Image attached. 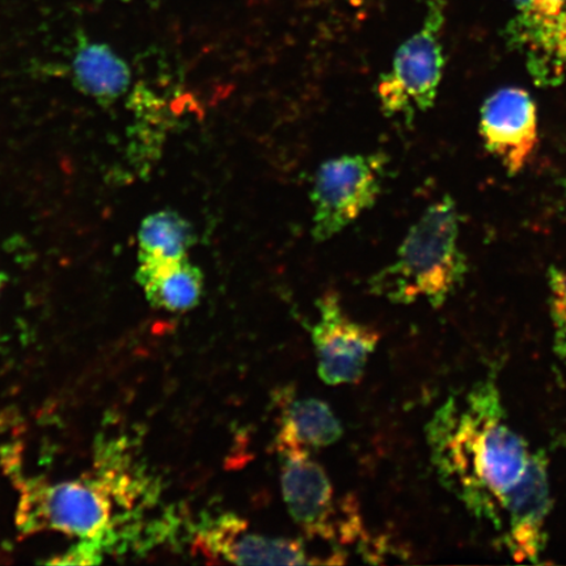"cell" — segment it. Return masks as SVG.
<instances>
[{"mask_svg": "<svg viewBox=\"0 0 566 566\" xmlns=\"http://www.w3.org/2000/svg\"><path fill=\"white\" fill-rule=\"evenodd\" d=\"M552 509L546 452L531 454L525 473L507 493L502 522L504 544L516 563L539 564L547 546L546 523Z\"/></svg>", "mask_w": 566, "mask_h": 566, "instance_id": "8", "label": "cell"}, {"mask_svg": "<svg viewBox=\"0 0 566 566\" xmlns=\"http://www.w3.org/2000/svg\"><path fill=\"white\" fill-rule=\"evenodd\" d=\"M4 281H6L4 275L2 273H0V290H2Z\"/></svg>", "mask_w": 566, "mask_h": 566, "instance_id": "17", "label": "cell"}, {"mask_svg": "<svg viewBox=\"0 0 566 566\" xmlns=\"http://www.w3.org/2000/svg\"><path fill=\"white\" fill-rule=\"evenodd\" d=\"M459 235L458 207L446 196L430 205L412 226L392 264L374 275L371 292L392 303L423 300L434 308L442 307L469 274Z\"/></svg>", "mask_w": 566, "mask_h": 566, "instance_id": "2", "label": "cell"}, {"mask_svg": "<svg viewBox=\"0 0 566 566\" xmlns=\"http://www.w3.org/2000/svg\"><path fill=\"white\" fill-rule=\"evenodd\" d=\"M438 479L476 518L501 528L506 495L525 473L528 444L507 422L494 374L451 395L427 427Z\"/></svg>", "mask_w": 566, "mask_h": 566, "instance_id": "1", "label": "cell"}, {"mask_svg": "<svg viewBox=\"0 0 566 566\" xmlns=\"http://www.w3.org/2000/svg\"><path fill=\"white\" fill-rule=\"evenodd\" d=\"M513 15L505 28L509 46L525 60L537 86L566 82V0H506Z\"/></svg>", "mask_w": 566, "mask_h": 566, "instance_id": "6", "label": "cell"}, {"mask_svg": "<svg viewBox=\"0 0 566 566\" xmlns=\"http://www.w3.org/2000/svg\"><path fill=\"white\" fill-rule=\"evenodd\" d=\"M565 187H566V182H565Z\"/></svg>", "mask_w": 566, "mask_h": 566, "instance_id": "18", "label": "cell"}, {"mask_svg": "<svg viewBox=\"0 0 566 566\" xmlns=\"http://www.w3.org/2000/svg\"><path fill=\"white\" fill-rule=\"evenodd\" d=\"M205 556L239 565H303L321 563L310 558L298 541L281 539L252 533L233 514L205 521L198 533Z\"/></svg>", "mask_w": 566, "mask_h": 566, "instance_id": "11", "label": "cell"}, {"mask_svg": "<svg viewBox=\"0 0 566 566\" xmlns=\"http://www.w3.org/2000/svg\"><path fill=\"white\" fill-rule=\"evenodd\" d=\"M344 428L332 409L317 399H295L283 410L277 444L327 448L342 440Z\"/></svg>", "mask_w": 566, "mask_h": 566, "instance_id": "14", "label": "cell"}, {"mask_svg": "<svg viewBox=\"0 0 566 566\" xmlns=\"http://www.w3.org/2000/svg\"><path fill=\"white\" fill-rule=\"evenodd\" d=\"M386 157L344 155L323 163L315 177L313 235L325 242L374 207L384 182Z\"/></svg>", "mask_w": 566, "mask_h": 566, "instance_id": "4", "label": "cell"}, {"mask_svg": "<svg viewBox=\"0 0 566 566\" xmlns=\"http://www.w3.org/2000/svg\"><path fill=\"white\" fill-rule=\"evenodd\" d=\"M138 242L139 264H157L187 258L197 237L188 219L179 212L163 210L142 222Z\"/></svg>", "mask_w": 566, "mask_h": 566, "instance_id": "15", "label": "cell"}, {"mask_svg": "<svg viewBox=\"0 0 566 566\" xmlns=\"http://www.w3.org/2000/svg\"><path fill=\"white\" fill-rule=\"evenodd\" d=\"M283 500L304 533L322 539L336 536L335 492L323 467L298 444H277Z\"/></svg>", "mask_w": 566, "mask_h": 566, "instance_id": "9", "label": "cell"}, {"mask_svg": "<svg viewBox=\"0 0 566 566\" xmlns=\"http://www.w3.org/2000/svg\"><path fill=\"white\" fill-rule=\"evenodd\" d=\"M480 134L486 150L509 175L526 167L539 139L537 109L528 92L501 88L486 98L480 113Z\"/></svg>", "mask_w": 566, "mask_h": 566, "instance_id": "10", "label": "cell"}, {"mask_svg": "<svg viewBox=\"0 0 566 566\" xmlns=\"http://www.w3.org/2000/svg\"><path fill=\"white\" fill-rule=\"evenodd\" d=\"M137 281L154 307L184 313L201 300L203 274L188 256L166 263L139 264Z\"/></svg>", "mask_w": 566, "mask_h": 566, "instance_id": "13", "label": "cell"}, {"mask_svg": "<svg viewBox=\"0 0 566 566\" xmlns=\"http://www.w3.org/2000/svg\"><path fill=\"white\" fill-rule=\"evenodd\" d=\"M549 313L555 328V350L566 358V268L552 266L548 271Z\"/></svg>", "mask_w": 566, "mask_h": 566, "instance_id": "16", "label": "cell"}, {"mask_svg": "<svg viewBox=\"0 0 566 566\" xmlns=\"http://www.w3.org/2000/svg\"><path fill=\"white\" fill-rule=\"evenodd\" d=\"M71 74L82 94L103 105L117 102L132 81L130 69L122 56L83 34L76 41Z\"/></svg>", "mask_w": 566, "mask_h": 566, "instance_id": "12", "label": "cell"}, {"mask_svg": "<svg viewBox=\"0 0 566 566\" xmlns=\"http://www.w3.org/2000/svg\"><path fill=\"white\" fill-rule=\"evenodd\" d=\"M18 523L24 533L54 530L98 542L112 521V502L95 481H70L28 488L21 494Z\"/></svg>", "mask_w": 566, "mask_h": 566, "instance_id": "5", "label": "cell"}, {"mask_svg": "<svg viewBox=\"0 0 566 566\" xmlns=\"http://www.w3.org/2000/svg\"><path fill=\"white\" fill-rule=\"evenodd\" d=\"M444 0H430L420 30L398 49L391 70L380 76L378 96L388 117L409 123L434 105L444 70Z\"/></svg>", "mask_w": 566, "mask_h": 566, "instance_id": "3", "label": "cell"}, {"mask_svg": "<svg viewBox=\"0 0 566 566\" xmlns=\"http://www.w3.org/2000/svg\"><path fill=\"white\" fill-rule=\"evenodd\" d=\"M317 304L321 317L311 329V337L318 375L329 386L356 384L377 349L378 332L354 322L344 313L335 295H325Z\"/></svg>", "mask_w": 566, "mask_h": 566, "instance_id": "7", "label": "cell"}]
</instances>
